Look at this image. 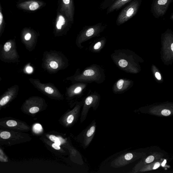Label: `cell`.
I'll return each mask as SVG.
<instances>
[{
    "instance_id": "cell-15",
    "label": "cell",
    "mask_w": 173,
    "mask_h": 173,
    "mask_svg": "<svg viewBox=\"0 0 173 173\" xmlns=\"http://www.w3.org/2000/svg\"><path fill=\"white\" fill-rule=\"evenodd\" d=\"M39 7V4L37 2H34L30 4L29 7V9L31 11H35Z\"/></svg>"
},
{
    "instance_id": "cell-29",
    "label": "cell",
    "mask_w": 173,
    "mask_h": 173,
    "mask_svg": "<svg viewBox=\"0 0 173 173\" xmlns=\"http://www.w3.org/2000/svg\"><path fill=\"white\" fill-rule=\"evenodd\" d=\"M31 37V35L30 33L27 34L25 36V39L26 40H29L30 39Z\"/></svg>"
},
{
    "instance_id": "cell-31",
    "label": "cell",
    "mask_w": 173,
    "mask_h": 173,
    "mask_svg": "<svg viewBox=\"0 0 173 173\" xmlns=\"http://www.w3.org/2000/svg\"><path fill=\"white\" fill-rule=\"evenodd\" d=\"M160 166V163L159 162L156 163H155L154 166V168H153V169H156L158 167H159Z\"/></svg>"
},
{
    "instance_id": "cell-3",
    "label": "cell",
    "mask_w": 173,
    "mask_h": 173,
    "mask_svg": "<svg viewBox=\"0 0 173 173\" xmlns=\"http://www.w3.org/2000/svg\"><path fill=\"white\" fill-rule=\"evenodd\" d=\"M106 28L105 25L99 23L94 25L85 27L81 34V40L85 41L100 34Z\"/></svg>"
},
{
    "instance_id": "cell-25",
    "label": "cell",
    "mask_w": 173,
    "mask_h": 173,
    "mask_svg": "<svg viewBox=\"0 0 173 173\" xmlns=\"http://www.w3.org/2000/svg\"><path fill=\"white\" fill-rule=\"evenodd\" d=\"M52 147L54 149L56 150H59L61 149L60 145L56 144V143H53V144H52Z\"/></svg>"
},
{
    "instance_id": "cell-8",
    "label": "cell",
    "mask_w": 173,
    "mask_h": 173,
    "mask_svg": "<svg viewBox=\"0 0 173 173\" xmlns=\"http://www.w3.org/2000/svg\"><path fill=\"white\" fill-rule=\"evenodd\" d=\"M66 23L65 19L62 15L59 16L56 24V27L58 29H61L62 26Z\"/></svg>"
},
{
    "instance_id": "cell-17",
    "label": "cell",
    "mask_w": 173,
    "mask_h": 173,
    "mask_svg": "<svg viewBox=\"0 0 173 173\" xmlns=\"http://www.w3.org/2000/svg\"><path fill=\"white\" fill-rule=\"evenodd\" d=\"M12 47V44L10 42H7L5 44L4 46V51L6 52L9 51L11 49Z\"/></svg>"
},
{
    "instance_id": "cell-12",
    "label": "cell",
    "mask_w": 173,
    "mask_h": 173,
    "mask_svg": "<svg viewBox=\"0 0 173 173\" xmlns=\"http://www.w3.org/2000/svg\"><path fill=\"white\" fill-rule=\"evenodd\" d=\"M6 124L9 127L13 128L16 127L18 125L17 121L13 120H10L7 121Z\"/></svg>"
},
{
    "instance_id": "cell-10",
    "label": "cell",
    "mask_w": 173,
    "mask_h": 173,
    "mask_svg": "<svg viewBox=\"0 0 173 173\" xmlns=\"http://www.w3.org/2000/svg\"><path fill=\"white\" fill-rule=\"evenodd\" d=\"M33 130L34 133L36 134H38V133H40L43 131V128L40 124L37 123L34 125Z\"/></svg>"
},
{
    "instance_id": "cell-13",
    "label": "cell",
    "mask_w": 173,
    "mask_h": 173,
    "mask_svg": "<svg viewBox=\"0 0 173 173\" xmlns=\"http://www.w3.org/2000/svg\"><path fill=\"white\" fill-rule=\"evenodd\" d=\"M49 139H50L51 141H53L56 144H58L59 145H60L61 142L60 141V139L57 137L56 136H55L54 135H51L49 136Z\"/></svg>"
},
{
    "instance_id": "cell-11",
    "label": "cell",
    "mask_w": 173,
    "mask_h": 173,
    "mask_svg": "<svg viewBox=\"0 0 173 173\" xmlns=\"http://www.w3.org/2000/svg\"><path fill=\"white\" fill-rule=\"evenodd\" d=\"M10 99V96L7 95L4 96L0 101V105L1 106L6 105L9 102Z\"/></svg>"
},
{
    "instance_id": "cell-28",
    "label": "cell",
    "mask_w": 173,
    "mask_h": 173,
    "mask_svg": "<svg viewBox=\"0 0 173 173\" xmlns=\"http://www.w3.org/2000/svg\"><path fill=\"white\" fill-rule=\"evenodd\" d=\"M26 70L27 73H31L33 71V68L31 66H28L26 68Z\"/></svg>"
},
{
    "instance_id": "cell-35",
    "label": "cell",
    "mask_w": 173,
    "mask_h": 173,
    "mask_svg": "<svg viewBox=\"0 0 173 173\" xmlns=\"http://www.w3.org/2000/svg\"><path fill=\"white\" fill-rule=\"evenodd\" d=\"M171 49L172 51H173V43L171 45Z\"/></svg>"
},
{
    "instance_id": "cell-27",
    "label": "cell",
    "mask_w": 173,
    "mask_h": 173,
    "mask_svg": "<svg viewBox=\"0 0 173 173\" xmlns=\"http://www.w3.org/2000/svg\"><path fill=\"white\" fill-rule=\"evenodd\" d=\"M155 77L158 80H160L161 79V76L159 72H156L155 74Z\"/></svg>"
},
{
    "instance_id": "cell-14",
    "label": "cell",
    "mask_w": 173,
    "mask_h": 173,
    "mask_svg": "<svg viewBox=\"0 0 173 173\" xmlns=\"http://www.w3.org/2000/svg\"><path fill=\"white\" fill-rule=\"evenodd\" d=\"M95 130V127L94 126H92L87 131L86 134V137H90L94 134Z\"/></svg>"
},
{
    "instance_id": "cell-32",
    "label": "cell",
    "mask_w": 173,
    "mask_h": 173,
    "mask_svg": "<svg viewBox=\"0 0 173 173\" xmlns=\"http://www.w3.org/2000/svg\"><path fill=\"white\" fill-rule=\"evenodd\" d=\"M64 3L66 5L70 4L71 3L70 0H63Z\"/></svg>"
},
{
    "instance_id": "cell-2",
    "label": "cell",
    "mask_w": 173,
    "mask_h": 173,
    "mask_svg": "<svg viewBox=\"0 0 173 173\" xmlns=\"http://www.w3.org/2000/svg\"><path fill=\"white\" fill-rule=\"evenodd\" d=\"M173 0H153L151 7V12L156 18L163 16L167 12Z\"/></svg>"
},
{
    "instance_id": "cell-23",
    "label": "cell",
    "mask_w": 173,
    "mask_h": 173,
    "mask_svg": "<svg viewBox=\"0 0 173 173\" xmlns=\"http://www.w3.org/2000/svg\"><path fill=\"white\" fill-rule=\"evenodd\" d=\"M161 113L162 115L166 116V117H167V116H169L171 112L169 110L164 109L162 111Z\"/></svg>"
},
{
    "instance_id": "cell-5",
    "label": "cell",
    "mask_w": 173,
    "mask_h": 173,
    "mask_svg": "<svg viewBox=\"0 0 173 173\" xmlns=\"http://www.w3.org/2000/svg\"><path fill=\"white\" fill-rule=\"evenodd\" d=\"M133 155L131 153H128L123 155L116 161V164L122 165L131 160L133 158Z\"/></svg>"
},
{
    "instance_id": "cell-7",
    "label": "cell",
    "mask_w": 173,
    "mask_h": 173,
    "mask_svg": "<svg viewBox=\"0 0 173 173\" xmlns=\"http://www.w3.org/2000/svg\"><path fill=\"white\" fill-rule=\"evenodd\" d=\"M97 75V73H96V71L93 69H90L86 70L84 71L83 73L84 77H88L89 76L91 77L92 78L96 77Z\"/></svg>"
},
{
    "instance_id": "cell-1",
    "label": "cell",
    "mask_w": 173,
    "mask_h": 173,
    "mask_svg": "<svg viewBox=\"0 0 173 173\" xmlns=\"http://www.w3.org/2000/svg\"><path fill=\"white\" fill-rule=\"evenodd\" d=\"M142 0H134L123 9L119 15L117 20V26L127 22L135 15L139 8Z\"/></svg>"
},
{
    "instance_id": "cell-19",
    "label": "cell",
    "mask_w": 173,
    "mask_h": 173,
    "mask_svg": "<svg viewBox=\"0 0 173 173\" xmlns=\"http://www.w3.org/2000/svg\"><path fill=\"white\" fill-rule=\"evenodd\" d=\"M74 120V116L73 114H70L68 116L67 119V122L69 124H70L72 123Z\"/></svg>"
},
{
    "instance_id": "cell-30",
    "label": "cell",
    "mask_w": 173,
    "mask_h": 173,
    "mask_svg": "<svg viewBox=\"0 0 173 173\" xmlns=\"http://www.w3.org/2000/svg\"><path fill=\"white\" fill-rule=\"evenodd\" d=\"M3 15L2 14L1 12H0V26H1L2 23V21H3Z\"/></svg>"
},
{
    "instance_id": "cell-6",
    "label": "cell",
    "mask_w": 173,
    "mask_h": 173,
    "mask_svg": "<svg viewBox=\"0 0 173 173\" xmlns=\"http://www.w3.org/2000/svg\"><path fill=\"white\" fill-rule=\"evenodd\" d=\"M130 81L120 79L116 84V88L118 91H124L130 86Z\"/></svg>"
},
{
    "instance_id": "cell-33",
    "label": "cell",
    "mask_w": 173,
    "mask_h": 173,
    "mask_svg": "<svg viewBox=\"0 0 173 173\" xmlns=\"http://www.w3.org/2000/svg\"><path fill=\"white\" fill-rule=\"evenodd\" d=\"M166 160H164V161L162 163V166H164L165 164H166Z\"/></svg>"
},
{
    "instance_id": "cell-24",
    "label": "cell",
    "mask_w": 173,
    "mask_h": 173,
    "mask_svg": "<svg viewBox=\"0 0 173 173\" xmlns=\"http://www.w3.org/2000/svg\"><path fill=\"white\" fill-rule=\"evenodd\" d=\"M45 92L49 94H52L54 92V90L52 88L49 86L46 87L45 89Z\"/></svg>"
},
{
    "instance_id": "cell-21",
    "label": "cell",
    "mask_w": 173,
    "mask_h": 173,
    "mask_svg": "<svg viewBox=\"0 0 173 173\" xmlns=\"http://www.w3.org/2000/svg\"><path fill=\"white\" fill-rule=\"evenodd\" d=\"M102 45V43L100 41L96 43L94 46L93 47L94 49L95 50H98L100 48Z\"/></svg>"
},
{
    "instance_id": "cell-22",
    "label": "cell",
    "mask_w": 173,
    "mask_h": 173,
    "mask_svg": "<svg viewBox=\"0 0 173 173\" xmlns=\"http://www.w3.org/2000/svg\"><path fill=\"white\" fill-rule=\"evenodd\" d=\"M154 160V157L152 155H150L145 160V162L147 163H150L152 162Z\"/></svg>"
},
{
    "instance_id": "cell-4",
    "label": "cell",
    "mask_w": 173,
    "mask_h": 173,
    "mask_svg": "<svg viewBox=\"0 0 173 173\" xmlns=\"http://www.w3.org/2000/svg\"><path fill=\"white\" fill-rule=\"evenodd\" d=\"M132 1V0H115V2L108 7L107 11V14L118 10Z\"/></svg>"
},
{
    "instance_id": "cell-16",
    "label": "cell",
    "mask_w": 173,
    "mask_h": 173,
    "mask_svg": "<svg viewBox=\"0 0 173 173\" xmlns=\"http://www.w3.org/2000/svg\"><path fill=\"white\" fill-rule=\"evenodd\" d=\"M93 98L92 96H89L86 98L85 100V104L86 106H89L93 102Z\"/></svg>"
},
{
    "instance_id": "cell-18",
    "label": "cell",
    "mask_w": 173,
    "mask_h": 173,
    "mask_svg": "<svg viewBox=\"0 0 173 173\" xmlns=\"http://www.w3.org/2000/svg\"><path fill=\"white\" fill-rule=\"evenodd\" d=\"M40 110L39 108L37 107L31 108L29 110V112L31 114H35L37 113Z\"/></svg>"
},
{
    "instance_id": "cell-26",
    "label": "cell",
    "mask_w": 173,
    "mask_h": 173,
    "mask_svg": "<svg viewBox=\"0 0 173 173\" xmlns=\"http://www.w3.org/2000/svg\"><path fill=\"white\" fill-rule=\"evenodd\" d=\"M82 90V88L80 87V86H78V87L75 89L74 90V93L75 94H78L80 93Z\"/></svg>"
},
{
    "instance_id": "cell-9",
    "label": "cell",
    "mask_w": 173,
    "mask_h": 173,
    "mask_svg": "<svg viewBox=\"0 0 173 173\" xmlns=\"http://www.w3.org/2000/svg\"><path fill=\"white\" fill-rule=\"evenodd\" d=\"M0 136L2 139L7 140L11 137V133L7 131H4L1 133Z\"/></svg>"
},
{
    "instance_id": "cell-20",
    "label": "cell",
    "mask_w": 173,
    "mask_h": 173,
    "mask_svg": "<svg viewBox=\"0 0 173 173\" xmlns=\"http://www.w3.org/2000/svg\"><path fill=\"white\" fill-rule=\"evenodd\" d=\"M51 67L54 69L58 68L59 67L58 64L55 61H52L49 64Z\"/></svg>"
},
{
    "instance_id": "cell-34",
    "label": "cell",
    "mask_w": 173,
    "mask_h": 173,
    "mask_svg": "<svg viewBox=\"0 0 173 173\" xmlns=\"http://www.w3.org/2000/svg\"><path fill=\"white\" fill-rule=\"evenodd\" d=\"M170 19H171L173 21V14H172V15L171 16V17H170Z\"/></svg>"
}]
</instances>
